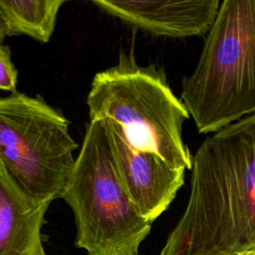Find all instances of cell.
Masks as SVG:
<instances>
[{
	"label": "cell",
	"mask_w": 255,
	"mask_h": 255,
	"mask_svg": "<svg viewBox=\"0 0 255 255\" xmlns=\"http://www.w3.org/2000/svg\"><path fill=\"white\" fill-rule=\"evenodd\" d=\"M255 250V114L206 136L192 156L190 192L157 255Z\"/></svg>",
	"instance_id": "1"
},
{
	"label": "cell",
	"mask_w": 255,
	"mask_h": 255,
	"mask_svg": "<svg viewBox=\"0 0 255 255\" xmlns=\"http://www.w3.org/2000/svg\"><path fill=\"white\" fill-rule=\"evenodd\" d=\"M87 106L90 121H111L132 147L171 167L191 169L192 155L182 137L189 115L163 69L138 65L132 50L121 51L116 65L94 76Z\"/></svg>",
	"instance_id": "2"
},
{
	"label": "cell",
	"mask_w": 255,
	"mask_h": 255,
	"mask_svg": "<svg viewBox=\"0 0 255 255\" xmlns=\"http://www.w3.org/2000/svg\"><path fill=\"white\" fill-rule=\"evenodd\" d=\"M180 101L203 134L255 114V0L220 2Z\"/></svg>",
	"instance_id": "3"
},
{
	"label": "cell",
	"mask_w": 255,
	"mask_h": 255,
	"mask_svg": "<svg viewBox=\"0 0 255 255\" xmlns=\"http://www.w3.org/2000/svg\"><path fill=\"white\" fill-rule=\"evenodd\" d=\"M61 198L74 214L75 245L87 255H138L152 223L141 216L120 181L103 121L87 124Z\"/></svg>",
	"instance_id": "4"
},
{
	"label": "cell",
	"mask_w": 255,
	"mask_h": 255,
	"mask_svg": "<svg viewBox=\"0 0 255 255\" xmlns=\"http://www.w3.org/2000/svg\"><path fill=\"white\" fill-rule=\"evenodd\" d=\"M70 122L42 97L14 92L0 97V161L33 199L61 198L72 172L78 143Z\"/></svg>",
	"instance_id": "5"
},
{
	"label": "cell",
	"mask_w": 255,
	"mask_h": 255,
	"mask_svg": "<svg viewBox=\"0 0 255 255\" xmlns=\"http://www.w3.org/2000/svg\"><path fill=\"white\" fill-rule=\"evenodd\" d=\"M120 181L129 200L151 223L171 204L184 183V169L132 147L111 121H103Z\"/></svg>",
	"instance_id": "6"
},
{
	"label": "cell",
	"mask_w": 255,
	"mask_h": 255,
	"mask_svg": "<svg viewBox=\"0 0 255 255\" xmlns=\"http://www.w3.org/2000/svg\"><path fill=\"white\" fill-rule=\"evenodd\" d=\"M92 3L133 29L169 38L205 36L220 6L219 0H93Z\"/></svg>",
	"instance_id": "7"
},
{
	"label": "cell",
	"mask_w": 255,
	"mask_h": 255,
	"mask_svg": "<svg viewBox=\"0 0 255 255\" xmlns=\"http://www.w3.org/2000/svg\"><path fill=\"white\" fill-rule=\"evenodd\" d=\"M50 204L26 194L0 161V255H37Z\"/></svg>",
	"instance_id": "8"
},
{
	"label": "cell",
	"mask_w": 255,
	"mask_h": 255,
	"mask_svg": "<svg viewBox=\"0 0 255 255\" xmlns=\"http://www.w3.org/2000/svg\"><path fill=\"white\" fill-rule=\"evenodd\" d=\"M65 3L66 0H0V14L8 36L26 35L40 43H48Z\"/></svg>",
	"instance_id": "9"
},
{
	"label": "cell",
	"mask_w": 255,
	"mask_h": 255,
	"mask_svg": "<svg viewBox=\"0 0 255 255\" xmlns=\"http://www.w3.org/2000/svg\"><path fill=\"white\" fill-rule=\"evenodd\" d=\"M18 71L11 59V50L8 45L0 42V90L17 92Z\"/></svg>",
	"instance_id": "10"
},
{
	"label": "cell",
	"mask_w": 255,
	"mask_h": 255,
	"mask_svg": "<svg viewBox=\"0 0 255 255\" xmlns=\"http://www.w3.org/2000/svg\"><path fill=\"white\" fill-rule=\"evenodd\" d=\"M6 36H8L7 26H6V24H5L4 19L2 18L1 14H0V42H3Z\"/></svg>",
	"instance_id": "11"
},
{
	"label": "cell",
	"mask_w": 255,
	"mask_h": 255,
	"mask_svg": "<svg viewBox=\"0 0 255 255\" xmlns=\"http://www.w3.org/2000/svg\"><path fill=\"white\" fill-rule=\"evenodd\" d=\"M244 255H255V250H254V251H250V252H247V253H245Z\"/></svg>",
	"instance_id": "12"
},
{
	"label": "cell",
	"mask_w": 255,
	"mask_h": 255,
	"mask_svg": "<svg viewBox=\"0 0 255 255\" xmlns=\"http://www.w3.org/2000/svg\"><path fill=\"white\" fill-rule=\"evenodd\" d=\"M37 255H46V253H45V251H44V250H43V251H41V252H40V253H38V254H37Z\"/></svg>",
	"instance_id": "13"
}]
</instances>
